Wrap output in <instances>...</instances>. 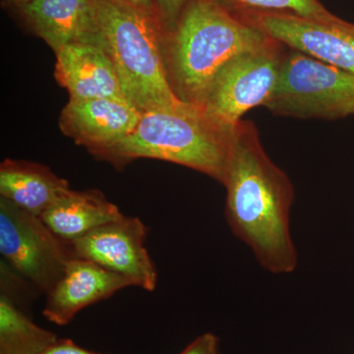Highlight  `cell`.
Masks as SVG:
<instances>
[{
	"mask_svg": "<svg viewBox=\"0 0 354 354\" xmlns=\"http://www.w3.org/2000/svg\"><path fill=\"white\" fill-rule=\"evenodd\" d=\"M7 1L12 4L13 6H15L16 8L19 9L21 7L26 6V4L34 1V0H7Z\"/></svg>",
	"mask_w": 354,
	"mask_h": 354,
	"instance_id": "22",
	"label": "cell"
},
{
	"mask_svg": "<svg viewBox=\"0 0 354 354\" xmlns=\"http://www.w3.org/2000/svg\"><path fill=\"white\" fill-rule=\"evenodd\" d=\"M223 185L232 234L266 271L295 272L298 257L290 232L295 189L288 174L266 153L252 121L242 120L235 127Z\"/></svg>",
	"mask_w": 354,
	"mask_h": 354,
	"instance_id": "1",
	"label": "cell"
},
{
	"mask_svg": "<svg viewBox=\"0 0 354 354\" xmlns=\"http://www.w3.org/2000/svg\"><path fill=\"white\" fill-rule=\"evenodd\" d=\"M153 2L165 31L169 32L176 24L184 7L189 0H153Z\"/></svg>",
	"mask_w": 354,
	"mask_h": 354,
	"instance_id": "18",
	"label": "cell"
},
{
	"mask_svg": "<svg viewBox=\"0 0 354 354\" xmlns=\"http://www.w3.org/2000/svg\"><path fill=\"white\" fill-rule=\"evenodd\" d=\"M71 189L66 179L37 162L6 158L0 165V197L39 216Z\"/></svg>",
	"mask_w": 354,
	"mask_h": 354,
	"instance_id": "14",
	"label": "cell"
},
{
	"mask_svg": "<svg viewBox=\"0 0 354 354\" xmlns=\"http://www.w3.org/2000/svg\"><path fill=\"white\" fill-rule=\"evenodd\" d=\"M0 276V354H43L57 335L32 322L16 300L12 271L1 261Z\"/></svg>",
	"mask_w": 354,
	"mask_h": 354,
	"instance_id": "16",
	"label": "cell"
},
{
	"mask_svg": "<svg viewBox=\"0 0 354 354\" xmlns=\"http://www.w3.org/2000/svg\"><path fill=\"white\" fill-rule=\"evenodd\" d=\"M147 235L143 221L123 215L70 243L76 257L92 261L129 279L133 286L153 292L158 272L145 246Z\"/></svg>",
	"mask_w": 354,
	"mask_h": 354,
	"instance_id": "9",
	"label": "cell"
},
{
	"mask_svg": "<svg viewBox=\"0 0 354 354\" xmlns=\"http://www.w3.org/2000/svg\"><path fill=\"white\" fill-rule=\"evenodd\" d=\"M286 48L299 50L354 75V24L335 17L307 19L288 13L241 10L232 12Z\"/></svg>",
	"mask_w": 354,
	"mask_h": 354,
	"instance_id": "8",
	"label": "cell"
},
{
	"mask_svg": "<svg viewBox=\"0 0 354 354\" xmlns=\"http://www.w3.org/2000/svg\"><path fill=\"white\" fill-rule=\"evenodd\" d=\"M104 46L121 90L140 111L187 104L172 88L165 57L167 31L157 11L124 0H95Z\"/></svg>",
	"mask_w": 354,
	"mask_h": 354,
	"instance_id": "3",
	"label": "cell"
},
{
	"mask_svg": "<svg viewBox=\"0 0 354 354\" xmlns=\"http://www.w3.org/2000/svg\"><path fill=\"white\" fill-rule=\"evenodd\" d=\"M133 286L129 279L84 258L67 263L59 281L46 293L43 315L57 326L68 325L81 310Z\"/></svg>",
	"mask_w": 354,
	"mask_h": 354,
	"instance_id": "11",
	"label": "cell"
},
{
	"mask_svg": "<svg viewBox=\"0 0 354 354\" xmlns=\"http://www.w3.org/2000/svg\"><path fill=\"white\" fill-rule=\"evenodd\" d=\"M43 354H102L81 348L70 339H57Z\"/></svg>",
	"mask_w": 354,
	"mask_h": 354,
	"instance_id": "20",
	"label": "cell"
},
{
	"mask_svg": "<svg viewBox=\"0 0 354 354\" xmlns=\"http://www.w3.org/2000/svg\"><path fill=\"white\" fill-rule=\"evenodd\" d=\"M264 108L274 115L335 120L354 114V75L299 50L286 51Z\"/></svg>",
	"mask_w": 354,
	"mask_h": 354,
	"instance_id": "5",
	"label": "cell"
},
{
	"mask_svg": "<svg viewBox=\"0 0 354 354\" xmlns=\"http://www.w3.org/2000/svg\"><path fill=\"white\" fill-rule=\"evenodd\" d=\"M286 46L272 39L257 50L232 58L215 77L201 108L206 118L232 134L247 111L263 106L281 70Z\"/></svg>",
	"mask_w": 354,
	"mask_h": 354,
	"instance_id": "6",
	"label": "cell"
},
{
	"mask_svg": "<svg viewBox=\"0 0 354 354\" xmlns=\"http://www.w3.org/2000/svg\"><path fill=\"white\" fill-rule=\"evenodd\" d=\"M122 216L118 207L109 202L101 191L70 189L39 218L60 239L73 242Z\"/></svg>",
	"mask_w": 354,
	"mask_h": 354,
	"instance_id": "15",
	"label": "cell"
},
{
	"mask_svg": "<svg viewBox=\"0 0 354 354\" xmlns=\"http://www.w3.org/2000/svg\"><path fill=\"white\" fill-rule=\"evenodd\" d=\"M141 115L142 111L125 99H69L60 113L59 127L94 155L131 134Z\"/></svg>",
	"mask_w": 354,
	"mask_h": 354,
	"instance_id": "10",
	"label": "cell"
},
{
	"mask_svg": "<svg viewBox=\"0 0 354 354\" xmlns=\"http://www.w3.org/2000/svg\"><path fill=\"white\" fill-rule=\"evenodd\" d=\"M18 10L55 53L77 43L104 46L95 0H34Z\"/></svg>",
	"mask_w": 354,
	"mask_h": 354,
	"instance_id": "12",
	"label": "cell"
},
{
	"mask_svg": "<svg viewBox=\"0 0 354 354\" xmlns=\"http://www.w3.org/2000/svg\"><path fill=\"white\" fill-rule=\"evenodd\" d=\"M232 12L241 10L288 13L307 19L330 21L337 16L330 13L319 0H218Z\"/></svg>",
	"mask_w": 354,
	"mask_h": 354,
	"instance_id": "17",
	"label": "cell"
},
{
	"mask_svg": "<svg viewBox=\"0 0 354 354\" xmlns=\"http://www.w3.org/2000/svg\"><path fill=\"white\" fill-rule=\"evenodd\" d=\"M179 354H220V339L213 333H205Z\"/></svg>",
	"mask_w": 354,
	"mask_h": 354,
	"instance_id": "19",
	"label": "cell"
},
{
	"mask_svg": "<svg viewBox=\"0 0 354 354\" xmlns=\"http://www.w3.org/2000/svg\"><path fill=\"white\" fill-rule=\"evenodd\" d=\"M232 134L216 127L199 106L185 104L144 111L131 134L94 156L115 167L137 158L165 160L189 167L223 184Z\"/></svg>",
	"mask_w": 354,
	"mask_h": 354,
	"instance_id": "4",
	"label": "cell"
},
{
	"mask_svg": "<svg viewBox=\"0 0 354 354\" xmlns=\"http://www.w3.org/2000/svg\"><path fill=\"white\" fill-rule=\"evenodd\" d=\"M55 57V79L68 91L70 100L125 99L113 60L104 46L68 44L57 50Z\"/></svg>",
	"mask_w": 354,
	"mask_h": 354,
	"instance_id": "13",
	"label": "cell"
},
{
	"mask_svg": "<svg viewBox=\"0 0 354 354\" xmlns=\"http://www.w3.org/2000/svg\"><path fill=\"white\" fill-rule=\"evenodd\" d=\"M271 39L218 0H189L165 35V62L174 93L181 101L200 108L228 62Z\"/></svg>",
	"mask_w": 354,
	"mask_h": 354,
	"instance_id": "2",
	"label": "cell"
},
{
	"mask_svg": "<svg viewBox=\"0 0 354 354\" xmlns=\"http://www.w3.org/2000/svg\"><path fill=\"white\" fill-rule=\"evenodd\" d=\"M124 1L131 3L133 6H138L140 8L146 9V10L157 11L153 0H124Z\"/></svg>",
	"mask_w": 354,
	"mask_h": 354,
	"instance_id": "21",
	"label": "cell"
},
{
	"mask_svg": "<svg viewBox=\"0 0 354 354\" xmlns=\"http://www.w3.org/2000/svg\"><path fill=\"white\" fill-rule=\"evenodd\" d=\"M0 253L7 266L38 292L48 293L76 257L71 243L39 216L0 197Z\"/></svg>",
	"mask_w": 354,
	"mask_h": 354,
	"instance_id": "7",
	"label": "cell"
}]
</instances>
